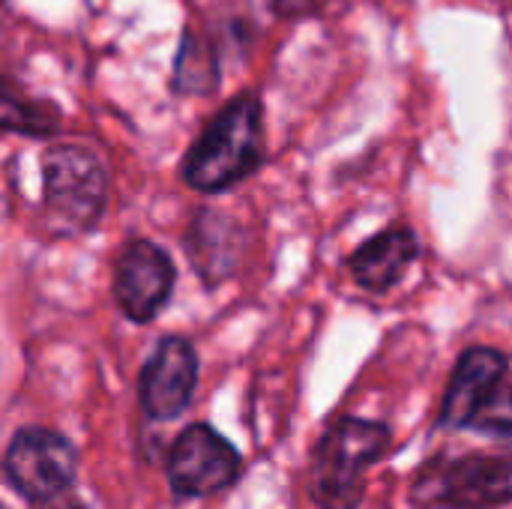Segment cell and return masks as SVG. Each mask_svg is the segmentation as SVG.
<instances>
[{
  "label": "cell",
  "instance_id": "cell-9",
  "mask_svg": "<svg viewBox=\"0 0 512 509\" xmlns=\"http://www.w3.org/2000/svg\"><path fill=\"white\" fill-rule=\"evenodd\" d=\"M507 372V360L495 348H471L459 357L456 372L450 378L441 423L444 426H471L477 411L486 405V399L501 387V378Z\"/></svg>",
  "mask_w": 512,
  "mask_h": 509
},
{
  "label": "cell",
  "instance_id": "cell-2",
  "mask_svg": "<svg viewBox=\"0 0 512 509\" xmlns=\"http://www.w3.org/2000/svg\"><path fill=\"white\" fill-rule=\"evenodd\" d=\"M390 447V429L372 420L345 417L315 447L309 495L321 509H357L366 492V471Z\"/></svg>",
  "mask_w": 512,
  "mask_h": 509
},
{
  "label": "cell",
  "instance_id": "cell-6",
  "mask_svg": "<svg viewBox=\"0 0 512 509\" xmlns=\"http://www.w3.org/2000/svg\"><path fill=\"white\" fill-rule=\"evenodd\" d=\"M75 465V447L51 429L15 432L3 459L9 486L36 504L66 492L75 480Z\"/></svg>",
  "mask_w": 512,
  "mask_h": 509
},
{
  "label": "cell",
  "instance_id": "cell-4",
  "mask_svg": "<svg viewBox=\"0 0 512 509\" xmlns=\"http://www.w3.org/2000/svg\"><path fill=\"white\" fill-rule=\"evenodd\" d=\"M45 207L54 222L84 231L99 222L105 207V171L84 147H54L42 159Z\"/></svg>",
  "mask_w": 512,
  "mask_h": 509
},
{
  "label": "cell",
  "instance_id": "cell-1",
  "mask_svg": "<svg viewBox=\"0 0 512 509\" xmlns=\"http://www.w3.org/2000/svg\"><path fill=\"white\" fill-rule=\"evenodd\" d=\"M264 153L261 102L252 93L231 99L186 156L183 177L198 192H219L243 180Z\"/></svg>",
  "mask_w": 512,
  "mask_h": 509
},
{
  "label": "cell",
  "instance_id": "cell-8",
  "mask_svg": "<svg viewBox=\"0 0 512 509\" xmlns=\"http://www.w3.org/2000/svg\"><path fill=\"white\" fill-rule=\"evenodd\" d=\"M198 384V357L186 339H162L141 372V408L150 420H171L186 411Z\"/></svg>",
  "mask_w": 512,
  "mask_h": 509
},
{
  "label": "cell",
  "instance_id": "cell-12",
  "mask_svg": "<svg viewBox=\"0 0 512 509\" xmlns=\"http://www.w3.org/2000/svg\"><path fill=\"white\" fill-rule=\"evenodd\" d=\"M36 509H84V504H81L78 498H72V495L60 492V495H54V498L39 501V507Z\"/></svg>",
  "mask_w": 512,
  "mask_h": 509
},
{
  "label": "cell",
  "instance_id": "cell-11",
  "mask_svg": "<svg viewBox=\"0 0 512 509\" xmlns=\"http://www.w3.org/2000/svg\"><path fill=\"white\" fill-rule=\"evenodd\" d=\"M471 426L486 432V435H492V438L512 441V387H498L486 399V405L477 411Z\"/></svg>",
  "mask_w": 512,
  "mask_h": 509
},
{
  "label": "cell",
  "instance_id": "cell-3",
  "mask_svg": "<svg viewBox=\"0 0 512 509\" xmlns=\"http://www.w3.org/2000/svg\"><path fill=\"white\" fill-rule=\"evenodd\" d=\"M512 501V453H471L432 465L414 486V504L447 509H495Z\"/></svg>",
  "mask_w": 512,
  "mask_h": 509
},
{
  "label": "cell",
  "instance_id": "cell-13",
  "mask_svg": "<svg viewBox=\"0 0 512 509\" xmlns=\"http://www.w3.org/2000/svg\"><path fill=\"white\" fill-rule=\"evenodd\" d=\"M318 3H321V0H276V9L294 15V12H306V9H312V6H318Z\"/></svg>",
  "mask_w": 512,
  "mask_h": 509
},
{
  "label": "cell",
  "instance_id": "cell-7",
  "mask_svg": "<svg viewBox=\"0 0 512 509\" xmlns=\"http://www.w3.org/2000/svg\"><path fill=\"white\" fill-rule=\"evenodd\" d=\"M174 288L171 258L150 240H135L123 249L114 270V297L129 321H153Z\"/></svg>",
  "mask_w": 512,
  "mask_h": 509
},
{
  "label": "cell",
  "instance_id": "cell-5",
  "mask_svg": "<svg viewBox=\"0 0 512 509\" xmlns=\"http://www.w3.org/2000/svg\"><path fill=\"white\" fill-rule=\"evenodd\" d=\"M240 453L210 426L183 429L168 456V483L177 498H207L240 480Z\"/></svg>",
  "mask_w": 512,
  "mask_h": 509
},
{
  "label": "cell",
  "instance_id": "cell-10",
  "mask_svg": "<svg viewBox=\"0 0 512 509\" xmlns=\"http://www.w3.org/2000/svg\"><path fill=\"white\" fill-rule=\"evenodd\" d=\"M417 258V237L408 228H393L378 237H372L363 249L354 252L351 258V273L354 279L369 288V291H387L393 288L411 261Z\"/></svg>",
  "mask_w": 512,
  "mask_h": 509
}]
</instances>
